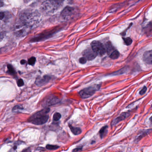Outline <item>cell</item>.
Wrapping results in <instances>:
<instances>
[{
  "instance_id": "17",
  "label": "cell",
  "mask_w": 152,
  "mask_h": 152,
  "mask_svg": "<svg viewBox=\"0 0 152 152\" xmlns=\"http://www.w3.org/2000/svg\"><path fill=\"white\" fill-rule=\"evenodd\" d=\"M59 146L56 145H48L46 146V148L48 150H56L58 149Z\"/></svg>"
},
{
  "instance_id": "4",
  "label": "cell",
  "mask_w": 152,
  "mask_h": 152,
  "mask_svg": "<svg viewBox=\"0 0 152 152\" xmlns=\"http://www.w3.org/2000/svg\"><path fill=\"white\" fill-rule=\"evenodd\" d=\"M31 28L25 24L19 19L16 22L14 26V32L18 37H22L26 36Z\"/></svg>"
},
{
  "instance_id": "25",
  "label": "cell",
  "mask_w": 152,
  "mask_h": 152,
  "mask_svg": "<svg viewBox=\"0 0 152 152\" xmlns=\"http://www.w3.org/2000/svg\"><path fill=\"white\" fill-rule=\"evenodd\" d=\"M5 33L4 32L0 31V42L5 38Z\"/></svg>"
},
{
  "instance_id": "8",
  "label": "cell",
  "mask_w": 152,
  "mask_h": 152,
  "mask_svg": "<svg viewBox=\"0 0 152 152\" xmlns=\"http://www.w3.org/2000/svg\"><path fill=\"white\" fill-rule=\"evenodd\" d=\"M83 55L84 57L87 59V60H89V61L95 59L97 56V55L94 52V50L92 49L91 48H88L84 50L83 53Z\"/></svg>"
},
{
  "instance_id": "28",
  "label": "cell",
  "mask_w": 152,
  "mask_h": 152,
  "mask_svg": "<svg viewBox=\"0 0 152 152\" xmlns=\"http://www.w3.org/2000/svg\"><path fill=\"white\" fill-rule=\"evenodd\" d=\"M82 150V147H80L75 148L74 150H73V151H74V152H77V151H81Z\"/></svg>"
},
{
  "instance_id": "5",
  "label": "cell",
  "mask_w": 152,
  "mask_h": 152,
  "mask_svg": "<svg viewBox=\"0 0 152 152\" xmlns=\"http://www.w3.org/2000/svg\"><path fill=\"white\" fill-rule=\"evenodd\" d=\"M100 88V85H93L82 90L79 92V94L82 99L88 98L93 96Z\"/></svg>"
},
{
  "instance_id": "29",
  "label": "cell",
  "mask_w": 152,
  "mask_h": 152,
  "mask_svg": "<svg viewBox=\"0 0 152 152\" xmlns=\"http://www.w3.org/2000/svg\"><path fill=\"white\" fill-rule=\"evenodd\" d=\"M26 63V61L25 60H22L21 61V64H24L25 63Z\"/></svg>"
},
{
  "instance_id": "30",
  "label": "cell",
  "mask_w": 152,
  "mask_h": 152,
  "mask_svg": "<svg viewBox=\"0 0 152 152\" xmlns=\"http://www.w3.org/2000/svg\"><path fill=\"white\" fill-rule=\"evenodd\" d=\"M25 1H26V2H29L30 1H31V0H24Z\"/></svg>"
},
{
  "instance_id": "1",
  "label": "cell",
  "mask_w": 152,
  "mask_h": 152,
  "mask_svg": "<svg viewBox=\"0 0 152 152\" xmlns=\"http://www.w3.org/2000/svg\"><path fill=\"white\" fill-rule=\"evenodd\" d=\"M40 15L36 10L32 9H26L21 12L18 19L31 29L36 25L39 21Z\"/></svg>"
},
{
  "instance_id": "22",
  "label": "cell",
  "mask_w": 152,
  "mask_h": 152,
  "mask_svg": "<svg viewBox=\"0 0 152 152\" xmlns=\"http://www.w3.org/2000/svg\"><path fill=\"white\" fill-rule=\"evenodd\" d=\"M147 88L146 86H144L143 88H142V89L140 91L139 94L140 95H143L145 93L146 91H147Z\"/></svg>"
},
{
  "instance_id": "12",
  "label": "cell",
  "mask_w": 152,
  "mask_h": 152,
  "mask_svg": "<svg viewBox=\"0 0 152 152\" xmlns=\"http://www.w3.org/2000/svg\"><path fill=\"white\" fill-rule=\"evenodd\" d=\"M130 113L128 112L126 113H123L121 114V115L119 117H116V118L114 119L112 123V126H114L117 124L118 123L120 122L121 121L124 120V119H126V118L128 117Z\"/></svg>"
},
{
  "instance_id": "6",
  "label": "cell",
  "mask_w": 152,
  "mask_h": 152,
  "mask_svg": "<svg viewBox=\"0 0 152 152\" xmlns=\"http://www.w3.org/2000/svg\"><path fill=\"white\" fill-rule=\"evenodd\" d=\"M105 51L109 57L113 59H117L120 56V53L115 49L110 42H107L105 46Z\"/></svg>"
},
{
  "instance_id": "15",
  "label": "cell",
  "mask_w": 152,
  "mask_h": 152,
  "mask_svg": "<svg viewBox=\"0 0 152 152\" xmlns=\"http://www.w3.org/2000/svg\"><path fill=\"white\" fill-rule=\"evenodd\" d=\"M108 131V126H105L100 129L99 132V136L101 138H103L106 135Z\"/></svg>"
},
{
  "instance_id": "19",
  "label": "cell",
  "mask_w": 152,
  "mask_h": 152,
  "mask_svg": "<svg viewBox=\"0 0 152 152\" xmlns=\"http://www.w3.org/2000/svg\"><path fill=\"white\" fill-rule=\"evenodd\" d=\"M124 43L127 46H129L132 43V40L130 38H126L124 39Z\"/></svg>"
},
{
  "instance_id": "3",
  "label": "cell",
  "mask_w": 152,
  "mask_h": 152,
  "mask_svg": "<svg viewBox=\"0 0 152 152\" xmlns=\"http://www.w3.org/2000/svg\"><path fill=\"white\" fill-rule=\"evenodd\" d=\"M64 1L62 0H48L42 5L41 9L46 13H51L58 10Z\"/></svg>"
},
{
  "instance_id": "23",
  "label": "cell",
  "mask_w": 152,
  "mask_h": 152,
  "mask_svg": "<svg viewBox=\"0 0 152 152\" xmlns=\"http://www.w3.org/2000/svg\"><path fill=\"white\" fill-rule=\"evenodd\" d=\"M17 84L19 87H22L23 86L24 83L22 79H20L17 81Z\"/></svg>"
},
{
  "instance_id": "2",
  "label": "cell",
  "mask_w": 152,
  "mask_h": 152,
  "mask_svg": "<svg viewBox=\"0 0 152 152\" xmlns=\"http://www.w3.org/2000/svg\"><path fill=\"white\" fill-rule=\"evenodd\" d=\"M50 111L49 108H46L33 115L28 121L35 125H42L46 123L49 119L48 113Z\"/></svg>"
},
{
  "instance_id": "14",
  "label": "cell",
  "mask_w": 152,
  "mask_h": 152,
  "mask_svg": "<svg viewBox=\"0 0 152 152\" xmlns=\"http://www.w3.org/2000/svg\"><path fill=\"white\" fill-rule=\"evenodd\" d=\"M69 127L71 129L72 132L75 135H78L81 133V129L80 128L78 127H74L72 126L71 124H69Z\"/></svg>"
},
{
  "instance_id": "21",
  "label": "cell",
  "mask_w": 152,
  "mask_h": 152,
  "mask_svg": "<svg viewBox=\"0 0 152 152\" xmlns=\"http://www.w3.org/2000/svg\"><path fill=\"white\" fill-rule=\"evenodd\" d=\"M23 109V107L20 105H16L14 107L13 109V111L14 112H18L19 110H22Z\"/></svg>"
},
{
  "instance_id": "7",
  "label": "cell",
  "mask_w": 152,
  "mask_h": 152,
  "mask_svg": "<svg viewBox=\"0 0 152 152\" xmlns=\"http://www.w3.org/2000/svg\"><path fill=\"white\" fill-rule=\"evenodd\" d=\"M92 49L97 55L100 56H103L106 53L104 46L98 41H94L91 43Z\"/></svg>"
},
{
  "instance_id": "27",
  "label": "cell",
  "mask_w": 152,
  "mask_h": 152,
  "mask_svg": "<svg viewBox=\"0 0 152 152\" xmlns=\"http://www.w3.org/2000/svg\"><path fill=\"white\" fill-rule=\"evenodd\" d=\"M4 5V0H0V8L3 7Z\"/></svg>"
},
{
  "instance_id": "20",
  "label": "cell",
  "mask_w": 152,
  "mask_h": 152,
  "mask_svg": "<svg viewBox=\"0 0 152 152\" xmlns=\"http://www.w3.org/2000/svg\"><path fill=\"white\" fill-rule=\"evenodd\" d=\"M35 62H36V58L34 57H31L28 60V64L30 65H34L35 64Z\"/></svg>"
},
{
  "instance_id": "9",
  "label": "cell",
  "mask_w": 152,
  "mask_h": 152,
  "mask_svg": "<svg viewBox=\"0 0 152 152\" xmlns=\"http://www.w3.org/2000/svg\"><path fill=\"white\" fill-rule=\"evenodd\" d=\"M74 10L73 8L70 7H67L64 9V10L61 12V16L63 19L67 20L70 18L74 13Z\"/></svg>"
},
{
  "instance_id": "13",
  "label": "cell",
  "mask_w": 152,
  "mask_h": 152,
  "mask_svg": "<svg viewBox=\"0 0 152 152\" xmlns=\"http://www.w3.org/2000/svg\"><path fill=\"white\" fill-rule=\"evenodd\" d=\"M143 60L144 62L148 64L151 65L152 64V51L150 50L145 52L143 55Z\"/></svg>"
},
{
  "instance_id": "16",
  "label": "cell",
  "mask_w": 152,
  "mask_h": 152,
  "mask_svg": "<svg viewBox=\"0 0 152 152\" xmlns=\"http://www.w3.org/2000/svg\"><path fill=\"white\" fill-rule=\"evenodd\" d=\"M7 68L8 69L7 73L10 74L12 75H15L16 74L15 71V69H14V67H13L11 65L8 64L7 65Z\"/></svg>"
},
{
  "instance_id": "26",
  "label": "cell",
  "mask_w": 152,
  "mask_h": 152,
  "mask_svg": "<svg viewBox=\"0 0 152 152\" xmlns=\"http://www.w3.org/2000/svg\"><path fill=\"white\" fill-rule=\"evenodd\" d=\"M5 15L4 12H0V21L3 20L5 18Z\"/></svg>"
},
{
  "instance_id": "24",
  "label": "cell",
  "mask_w": 152,
  "mask_h": 152,
  "mask_svg": "<svg viewBox=\"0 0 152 152\" xmlns=\"http://www.w3.org/2000/svg\"><path fill=\"white\" fill-rule=\"evenodd\" d=\"M87 59L85 58V57H82L81 58H80L79 59V62L81 64H86V62H87Z\"/></svg>"
},
{
  "instance_id": "11",
  "label": "cell",
  "mask_w": 152,
  "mask_h": 152,
  "mask_svg": "<svg viewBox=\"0 0 152 152\" xmlns=\"http://www.w3.org/2000/svg\"><path fill=\"white\" fill-rule=\"evenodd\" d=\"M51 79V77L48 75H45L42 78H39L36 80V84L38 86H42L47 84Z\"/></svg>"
},
{
  "instance_id": "10",
  "label": "cell",
  "mask_w": 152,
  "mask_h": 152,
  "mask_svg": "<svg viewBox=\"0 0 152 152\" xmlns=\"http://www.w3.org/2000/svg\"><path fill=\"white\" fill-rule=\"evenodd\" d=\"M59 99L55 96H50L45 99L44 101V105L49 106L55 104L59 102Z\"/></svg>"
},
{
  "instance_id": "18",
  "label": "cell",
  "mask_w": 152,
  "mask_h": 152,
  "mask_svg": "<svg viewBox=\"0 0 152 152\" xmlns=\"http://www.w3.org/2000/svg\"><path fill=\"white\" fill-rule=\"evenodd\" d=\"M61 118V115L59 113H56L53 115V120L56 121H59Z\"/></svg>"
},
{
  "instance_id": "31",
  "label": "cell",
  "mask_w": 152,
  "mask_h": 152,
  "mask_svg": "<svg viewBox=\"0 0 152 152\" xmlns=\"http://www.w3.org/2000/svg\"><path fill=\"white\" fill-rule=\"evenodd\" d=\"M63 1H66V0H62ZM67 1H70V0H67Z\"/></svg>"
}]
</instances>
